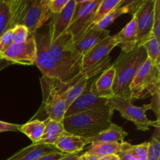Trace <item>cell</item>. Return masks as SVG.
<instances>
[{"label": "cell", "mask_w": 160, "mask_h": 160, "mask_svg": "<svg viewBox=\"0 0 160 160\" xmlns=\"http://www.w3.org/2000/svg\"><path fill=\"white\" fill-rule=\"evenodd\" d=\"M52 15L48 0H20L17 23L23 25L30 34H34L50 20Z\"/></svg>", "instance_id": "obj_7"}, {"label": "cell", "mask_w": 160, "mask_h": 160, "mask_svg": "<svg viewBox=\"0 0 160 160\" xmlns=\"http://www.w3.org/2000/svg\"><path fill=\"white\" fill-rule=\"evenodd\" d=\"M133 101L134 100L131 98L114 96L110 99V103L114 110L118 111L124 119L133 122L139 131H148L151 127L160 128L159 121H152L146 116L147 111L151 109V105L145 104L142 106H136L133 104Z\"/></svg>", "instance_id": "obj_8"}, {"label": "cell", "mask_w": 160, "mask_h": 160, "mask_svg": "<svg viewBox=\"0 0 160 160\" xmlns=\"http://www.w3.org/2000/svg\"><path fill=\"white\" fill-rule=\"evenodd\" d=\"M88 79L85 77L80 74L70 84V88L66 93V107L67 109L70 106V105L81 95L83 91L85 88Z\"/></svg>", "instance_id": "obj_25"}, {"label": "cell", "mask_w": 160, "mask_h": 160, "mask_svg": "<svg viewBox=\"0 0 160 160\" xmlns=\"http://www.w3.org/2000/svg\"><path fill=\"white\" fill-rule=\"evenodd\" d=\"M36 56V43L34 34H29L28 39L23 43H12L0 57L11 64L34 65Z\"/></svg>", "instance_id": "obj_13"}, {"label": "cell", "mask_w": 160, "mask_h": 160, "mask_svg": "<svg viewBox=\"0 0 160 160\" xmlns=\"http://www.w3.org/2000/svg\"><path fill=\"white\" fill-rule=\"evenodd\" d=\"M87 145V138L65 131L63 134L59 136L53 145L60 152L67 155H71L77 154L83 151L84 148Z\"/></svg>", "instance_id": "obj_16"}, {"label": "cell", "mask_w": 160, "mask_h": 160, "mask_svg": "<svg viewBox=\"0 0 160 160\" xmlns=\"http://www.w3.org/2000/svg\"><path fill=\"white\" fill-rule=\"evenodd\" d=\"M98 76L88 79L84 90L67 109L64 117L91 110L95 108L102 107L106 106L109 102V99L100 98L97 95L95 88V81Z\"/></svg>", "instance_id": "obj_11"}, {"label": "cell", "mask_w": 160, "mask_h": 160, "mask_svg": "<svg viewBox=\"0 0 160 160\" xmlns=\"http://www.w3.org/2000/svg\"><path fill=\"white\" fill-rule=\"evenodd\" d=\"M115 80V70L112 65L109 66L101 74L97 77L95 81V88L96 93L100 98L111 99L114 95L113 87Z\"/></svg>", "instance_id": "obj_19"}, {"label": "cell", "mask_w": 160, "mask_h": 160, "mask_svg": "<svg viewBox=\"0 0 160 160\" xmlns=\"http://www.w3.org/2000/svg\"><path fill=\"white\" fill-rule=\"evenodd\" d=\"M117 46L121 48V51L131 52L137 48V22L133 15L131 21L118 33L115 34Z\"/></svg>", "instance_id": "obj_18"}, {"label": "cell", "mask_w": 160, "mask_h": 160, "mask_svg": "<svg viewBox=\"0 0 160 160\" xmlns=\"http://www.w3.org/2000/svg\"><path fill=\"white\" fill-rule=\"evenodd\" d=\"M159 128H156L151 140L148 142L147 160H160Z\"/></svg>", "instance_id": "obj_29"}, {"label": "cell", "mask_w": 160, "mask_h": 160, "mask_svg": "<svg viewBox=\"0 0 160 160\" xmlns=\"http://www.w3.org/2000/svg\"><path fill=\"white\" fill-rule=\"evenodd\" d=\"M128 142H98V143H92L88 148L85 152L88 154L94 155L98 158L109 155H118L124 149Z\"/></svg>", "instance_id": "obj_22"}, {"label": "cell", "mask_w": 160, "mask_h": 160, "mask_svg": "<svg viewBox=\"0 0 160 160\" xmlns=\"http://www.w3.org/2000/svg\"><path fill=\"white\" fill-rule=\"evenodd\" d=\"M66 156H67V155L64 154V153L55 152V153H52V154L46 155V156H43V157L40 158V159L37 160H59L62 159L63 157H65Z\"/></svg>", "instance_id": "obj_38"}, {"label": "cell", "mask_w": 160, "mask_h": 160, "mask_svg": "<svg viewBox=\"0 0 160 160\" xmlns=\"http://www.w3.org/2000/svg\"><path fill=\"white\" fill-rule=\"evenodd\" d=\"M75 7H76V1L69 0L62 12L52 15L50 22L48 24L50 43L56 40L59 36L67 31L73 20Z\"/></svg>", "instance_id": "obj_14"}, {"label": "cell", "mask_w": 160, "mask_h": 160, "mask_svg": "<svg viewBox=\"0 0 160 160\" xmlns=\"http://www.w3.org/2000/svg\"><path fill=\"white\" fill-rule=\"evenodd\" d=\"M116 46H117V42L115 35L109 34L92 47L83 56L81 74L88 79L101 74L110 66L109 54Z\"/></svg>", "instance_id": "obj_5"}, {"label": "cell", "mask_w": 160, "mask_h": 160, "mask_svg": "<svg viewBox=\"0 0 160 160\" xmlns=\"http://www.w3.org/2000/svg\"><path fill=\"white\" fill-rule=\"evenodd\" d=\"M74 80L69 83H62L56 78L45 76H42L40 78L42 107L48 116V119L62 122L67 111L66 93Z\"/></svg>", "instance_id": "obj_4"}, {"label": "cell", "mask_w": 160, "mask_h": 160, "mask_svg": "<svg viewBox=\"0 0 160 160\" xmlns=\"http://www.w3.org/2000/svg\"><path fill=\"white\" fill-rule=\"evenodd\" d=\"M73 20L67 29L73 42L82 37L92 26L94 17L102 0H75Z\"/></svg>", "instance_id": "obj_9"}, {"label": "cell", "mask_w": 160, "mask_h": 160, "mask_svg": "<svg viewBox=\"0 0 160 160\" xmlns=\"http://www.w3.org/2000/svg\"><path fill=\"white\" fill-rule=\"evenodd\" d=\"M10 65H12L10 62H8V61L6 60V59H2V57H0V71H1V70H2L3 69L6 68V67H9V66H10Z\"/></svg>", "instance_id": "obj_41"}, {"label": "cell", "mask_w": 160, "mask_h": 160, "mask_svg": "<svg viewBox=\"0 0 160 160\" xmlns=\"http://www.w3.org/2000/svg\"><path fill=\"white\" fill-rule=\"evenodd\" d=\"M55 152H60L54 145L46 144H33L31 151L20 160H37L46 155Z\"/></svg>", "instance_id": "obj_27"}, {"label": "cell", "mask_w": 160, "mask_h": 160, "mask_svg": "<svg viewBox=\"0 0 160 160\" xmlns=\"http://www.w3.org/2000/svg\"><path fill=\"white\" fill-rule=\"evenodd\" d=\"M131 98L145 99L160 92V68L148 59L136 73L130 86Z\"/></svg>", "instance_id": "obj_6"}, {"label": "cell", "mask_w": 160, "mask_h": 160, "mask_svg": "<svg viewBox=\"0 0 160 160\" xmlns=\"http://www.w3.org/2000/svg\"><path fill=\"white\" fill-rule=\"evenodd\" d=\"M122 0H102L95 12L92 26H95L117 7Z\"/></svg>", "instance_id": "obj_28"}, {"label": "cell", "mask_w": 160, "mask_h": 160, "mask_svg": "<svg viewBox=\"0 0 160 160\" xmlns=\"http://www.w3.org/2000/svg\"><path fill=\"white\" fill-rule=\"evenodd\" d=\"M156 0H142L139 2L133 15L137 22V47L142 44L152 35L153 17Z\"/></svg>", "instance_id": "obj_12"}, {"label": "cell", "mask_w": 160, "mask_h": 160, "mask_svg": "<svg viewBox=\"0 0 160 160\" xmlns=\"http://www.w3.org/2000/svg\"><path fill=\"white\" fill-rule=\"evenodd\" d=\"M80 153H77V154H71V155H67L65 157L59 160H78V157L80 156Z\"/></svg>", "instance_id": "obj_42"}, {"label": "cell", "mask_w": 160, "mask_h": 160, "mask_svg": "<svg viewBox=\"0 0 160 160\" xmlns=\"http://www.w3.org/2000/svg\"><path fill=\"white\" fill-rule=\"evenodd\" d=\"M139 0H135V1H126L123 0L122 2L117 6L116 9H114L109 14H108L103 20H102L99 23H97L95 26H92L93 29L97 30V31H102V30L106 29L108 26L112 24L116 19L120 17V16L126 13H134L137 8L138 5L139 3Z\"/></svg>", "instance_id": "obj_20"}, {"label": "cell", "mask_w": 160, "mask_h": 160, "mask_svg": "<svg viewBox=\"0 0 160 160\" xmlns=\"http://www.w3.org/2000/svg\"><path fill=\"white\" fill-rule=\"evenodd\" d=\"M78 160H98V158L97 156H94V155L84 152V154L80 155Z\"/></svg>", "instance_id": "obj_39"}, {"label": "cell", "mask_w": 160, "mask_h": 160, "mask_svg": "<svg viewBox=\"0 0 160 160\" xmlns=\"http://www.w3.org/2000/svg\"><path fill=\"white\" fill-rule=\"evenodd\" d=\"M28 28L21 24H17L12 28V36L13 43L20 44L26 42L29 36Z\"/></svg>", "instance_id": "obj_30"}, {"label": "cell", "mask_w": 160, "mask_h": 160, "mask_svg": "<svg viewBox=\"0 0 160 160\" xmlns=\"http://www.w3.org/2000/svg\"><path fill=\"white\" fill-rule=\"evenodd\" d=\"M20 0H0V37L17 25Z\"/></svg>", "instance_id": "obj_15"}, {"label": "cell", "mask_w": 160, "mask_h": 160, "mask_svg": "<svg viewBox=\"0 0 160 160\" xmlns=\"http://www.w3.org/2000/svg\"><path fill=\"white\" fill-rule=\"evenodd\" d=\"M12 28L8 30L0 37V55L4 52L12 44Z\"/></svg>", "instance_id": "obj_33"}, {"label": "cell", "mask_w": 160, "mask_h": 160, "mask_svg": "<svg viewBox=\"0 0 160 160\" xmlns=\"http://www.w3.org/2000/svg\"><path fill=\"white\" fill-rule=\"evenodd\" d=\"M147 59L146 52L142 46L137 47L131 52L121 51L112 64L115 70L112 87L115 96L131 98L130 86L138 69Z\"/></svg>", "instance_id": "obj_2"}, {"label": "cell", "mask_w": 160, "mask_h": 160, "mask_svg": "<svg viewBox=\"0 0 160 160\" xmlns=\"http://www.w3.org/2000/svg\"><path fill=\"white\" fill-rule=\"evenodd\" d=\"M36 43V56L34 64L40 70L43 76L56 78L60 81V73L56 61L52 56L48 47L50 40L48 31L39 32L34 34Z\"/></svg>", "instance_id": "obj_10"}, {"label": "cell", "mask_w": 160, "mask_h": 160, "mask_svg": "<svg viewBox=\"0 0 160 160\" xmlns=\"http://www.w3.org/2000/svg\"><path fill=\"white\" fill-rule=\"evenodd\" d=\"M146 52L148 59L160 68V42L154 36L148 38L142 45Z\"/></svg>", "instance_id": "obj_26"}, {"label": "cell", "mask_w": 160, "mask_h": 160, "mask_svg": "<svg viewBox=\"0 0 160 160\" xmlns=\"http://www.w3.org/2000/svg\"><path fill=\"white\" fill-rule=\"evenodd\" d=\"M69 0H48V6L52 14L62 12Z\"/></svg>", "instance_id": "obj_34"}, {"label": "cell", "mask_w": 160, "mask_h": 160, "mask_svg": "<svg viewBox=\"0 0 160 160\" xmlns=\"http://www.w3.org/2000/svg\"><path fill=\"white\" fill-rule=\"evenodd\" d=\"M62 122L56 121L47 118L45 120V128L42 139L39 142L40 144L53 145L57 141L59 136L65 132Z\"/></svg>", "instance_id": "obj_23"}, {"label": "cell", "mask_w": 160, "mask_h": 160, "mask_svg": "<svg viewBox=\"0 0 160 160\" xmlns=\"http://www.w3.org/2000/svg\"><path fill=\"white\" fill-rule=\"evenodd\" d=\"M48 49L57 64L60 81L69 83L81 74L82 57L75 50L70 33L66 31L56 40L51 42Z\"/></svg>", "instance_id": "obj_3"}, {"label": "cell", "mask_w": 160, "mask_h": 160, "mask_svg": "<svg viewBox=\"0 0 160 160\" xmlns=\"http://www.w3.org/2000/svg\"><path fill=\"white\" fill-rule=\"evenodd\" d=\"M108 35H109V30L105 29L102 31H97L91 27L82 37L73 42V46L77 52L81 57H83V56L92 47L95 46L96 44L101 42Z\"/></svg>", "instance_id": "obj_17"}, {"label": "cell", "mask_w": 160, "mask_h": 160, "mask_svg": "<svg viewBox=\"0 0 160 160\" xmlns=\"http://www.w3.org/2000/svg\"><path fill=\"white\" fill-rule=\"evenodd\" d=\"M131 146H132V145L129 143V142H128L124 149L120 154H118L119 157H120V160H138L135 156L131 152Z\"/></svg>", "instance_id": "obj_35"}, {"label": "cell", "mask_w": 160, "mask_h": 160, "mask_svg": "<svg viewBox=\"0 0 160 160\" xmlns=\"http://www.w3.org/2000/svg\"><path fill=\"white\" fill-rule=\"evenodd\" d=\"M20 124L7 123V122L0 120V133L7 132V131H19Z\"/></svg>", "instance_id": "obj_36"}, {"label": "cell", "mask_w": 160, "mask_h": 160, "mask_svg": "<svg viewBox=\"0 0 160 160\" xmlns=\"http://www.w3.org/2000/svg\"><path fill=\"white\" fill-rule=\"evenodd\" d=\"M159 93L156 94L155 95L152 96V101L150 105H151V110L155 112L157 117V121H159Z\"/></svg>", "instance_id": "obj_37"}, {"label": "cell", "mask_w": 160, "mask_h": 160, "mask_svg": "<svg viewBox=\"0 0 160 160\" xmlns=\"http://www.w3.org/2000/svg\"><path fill=\"white\" fill-rule=\"evenodd\" d=\"M128 135V133L125 131L122 127L112 123L109 128L99 133L95 137L87 139L88 144L98 143V142H122Z\"/></svg>", "instance_id": "obj_21"}, {"label": "cell", "mask_w": 160, "mask_h": 160, "mask_svg": "<svg viewBox=\"0 0 160 160\" xmlns=\"http://www.w3.org/2000/svg\"><path fill=\"white\" fill-rule=\"evenodd\" d=\"M98 160H120V157L118 155H109V156L98 158Z\"/></svg>", "instance_id": "obj_40"}, {"label": "cell", "mask_w": 160, "mask_h": 160, "mask_svg": "<svg viewBox=\"0 0 160 160\" xmlns=\"http://www.w3.org/2000/svg\"><path fill=\"white\" fill-rule=\"evenodd\" d=\"M45 128V120H32L24 124H20L19 131L28 136L33 144H38L42 139Z\"/></svg>", "instance_id": "obj_24"}, {"label": "cell", "mask_w": 160, "mask_h": 160, "mask_svg": "<svg viewBox=\"0 0 160 160\" xmlns=\"http://www.w3.org/2000/svg\"><path fill=\"white\" fill-rule=\"evenodd\" d=\"M114 111L109 99L106 106L64 117L62 123L66 131L88 139L110 127Z\"/></svg>", "instance_id": "obj_1"}, {"label": "cell", "mask_w": 160, "mask_h": 160, "mask_svg": "<svg viewBox=\"0 0 160 160\" xmlns=\"http://www.w3.org/2000/svg\"><path fill=\"white\" fill-rule=\"evenodd\" d=\"M152 35L160 42V0H156L153 17Z\"/></svg>", "instance_id": "obj_31"}, {"label": "cell", "mask_w": 160, "mask_h": 160, "mask_svg": "<svg viewBox=\"0 0 160 160\" xmlns=\"http://www.w3.org/2000/svg\"><path fill=\"white\" fill-rule=\"evenodd\" d=\"M148 148V142H146L137 145H132L131 150L138 160H147Z\"/></svg>", "instance_id": "obj_32"}]
</instances>
